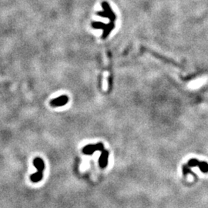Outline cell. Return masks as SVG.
Listing matches in <instances>:
<instances>
[{"instance_id":"52a82bcc","label":"cell","mask_w":208,"mask_h":208,"mask_svg":"<svg viewBox=\"0 0 208 208\" xmlns=\"http://www.w3.org/2000/svg\"><path fill=\"white\" fill-rule=\"evenodd\" d=\"M43 172L37 171L36 173H33V174H32L31 176H30V179H31V180L32 181V182L37 183V182H39V181L43 179Z\"/></svg>"},{"instance_id":"277c9868","label":"cell","mask_w":208,"mask_h":208,"mask_svg":"<svg viewBox=\"0 0 208 208\" xmlns=\"http://www.w3.org/2000/svg\"><path fill=\"white\" fill-rule=\"evenodd\" d=\"M108 158H109V152L107 150H103L101 156L99 159V164L101 168H105L108 164Z\"/></svg>"},{"instance_id":"3957f363","label":"cell","mask_w":208,"mask_h":208,"mask_svg":"<svg viewBox=\"0 0 208 208\" xmlns=\"http://www.w3.org/2000/svg\"><path fill=\"white\" fill-rule=\"evenodd\" d=\"M69 101V98L66 95H63L61 97H59L57 98L52 100L50 102V105L53 107H57V106H64L68 103Z\"/></svg>"},{"instance_id":"ba28073f","label":"cell","mask_w":208,"mask_h":208,"mask_svg":"<svg viewBox=\"0 0 208 208\" xmlns=\"http://www.w3.org/2000/svg\"><path fill=\"white\" fill-rule=\"evenodd\" d=\"M198 167L203 173H208V164L205 161L200 162Z\"/></svg>"},{"instance_id":"6da1fadb","label":"cell","mask_w":208,"mask_h":208,"mask_svg":"<svg viewBox=\"0 0 208 208\" xmlns=\"http://www.w3.org/2000/svg\"><path fill=\"white\" fill-rule=\"evenodd\" d=\"M101 6L103 8V12H98L97 15L101 17H104V18H108V19H110L111 22H114L116 20L117 16H116V14L114 13V12L112 10L110 4L106 1H103L101 3Z\"/></svg>"},{"instance_id":"9c48e42d","label":"cell","mask_w":208,"mask_h":208,"mask_svg":"<svg viewBox=\"0 0 208 208\" xmlns=\"http://www.w3.org/2000/svg\"><path fill=\"white\" fill-rule=\"evenodd\" d=\"M199 164H200V161L197 159H191L187 163V165L190 167H198Z\"/></svg>"},{"instance_id":"5b68a950","label":"cell","mask_w":208,"mask_h":208,"mask_svg":"<svg viewBox=\"0 0 208 208\" xmlns=\"http://www.w3.org/2000/svg\"><path fill=\"white\" fill-rule=\"evenodd\" d=\"M33 165L35 166V168L37 169V171H40V172H43L45 169V164L43 160L41 158L36 157L33 160Z\"/></svg>"},{"instance_id":"8992f818","label":"cell","mask_w":208,"mask_h":208,"mask_svg":"<svg viewBox=\"0 0 208 208\" xmlns=\"http://www.w3.org/2000/svg\"><path fill=\"white\" fill-rule=\"evenodd\" d=\"M114 28H115V23H114V22H110L109 24H106V26H105V28H104L103 30V39L104 38H106V36L110 34V32L114 30Z\"/></svg>"},{"instance_id":"30bf717a","label":"cell","mask_w":208,"mask_h":208,"mask_svg":"<svg viewBox=\"0 0 208 208\" xmlns=\"http://www.w3.org/2000/svg\"><path fill=\"white\" fill-rule=\"evenodd\" d=\"M190 168V167L188 165L183 166V173H184V176H187L188 173H193Z\"/></svg>"},{"instance_id":"7a4b0ae2","label":"cell","mask_w":208,"mask_h":208,"mask_svg":"<svg viewBox=\"0 0 208 208\" xmlns=\"http://www.w3.org/2000/svg\"><path fill=\"white\" fill-rule=\"evenodd\" d=\"M97 150H100V151L104 150L103 144V143H100L96 144V145H88L83 149V152L85 154H87V155L93 154L95 151H97Z\"/></svg>"}]
</instances>
